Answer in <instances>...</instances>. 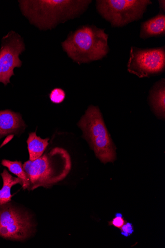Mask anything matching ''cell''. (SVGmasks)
Returning a JSON list of instances; mask_svg holds the SVG:
<instances>
[{"mask_svg": "<svg viewBox=\"0 0 165 248\" xmlns=\"http://www.w3.org/2000/svg\"><path fill=\"white\" fill-rule=\"evenodd\" d=\"M97 9L100 15L113 27H124L143 17L150 0H98Z\"/></svg>", "mask_w": 165, "mask_h": 248, "instance_id": "obj_4", "label": "cell"}, {"mask_svg": "<svg viewBox=\"0 0 165 248\" xmlns=\"http://www.w3.org/2000/svg\"><path fill=\"white\" fill-rule=\"evenodd\" d=\"M25 128V124L19 114L8 109L0 110V139Z\"/></svg>", "mask_w": 165, "mask_h": 248, "instance_id": "obj_9", "label": "cell"}, {"mask_svg": "<svg viewBox=\"0 0 165 248\" xmlns=\"http://www.w3.org/2000/svg\"><path fill=\"white\" fill-rule=\"evenodd\" d=\"M65 93L61 88H55L50 94V99L54 104H59L65 99Z\"/></svg>", "mask_w": 165, "mask_h": 248, "instance_id": "obj_15", "label": "cell"}, {"mask_svg": "<svg viewBox=\"0 0 165 248\" xmlns=\"http://www.w3.org/2000/svg\"><path fill=\"white\" fill-rule=\"evenodd\" d=\"M78 125L99 160L104 164L113 162L116 158L115 149L99 108L90 106Z\"/></svg>", "mask_w": 165, "mask_h": 248, "instance_id": "obj_3", "label": "cell"}, {"mask_svg": "<svg viewBox=\"0 0 165 248\" xmlns=\"http://www.w3.org/2000/svg\"><path fill=\"white\" fill-rule=\"evenodd\" d=\"M165 34V15L159 14L141 24L140 37L147 38L164 35Z\"/></svg>", "mask_w": 165, "mask_h": 248, "instance_id": "obj_10", "label": "cell"}, {"mask_svg": "<svg viewBox=\"0 0 165 248\" xmlns=\"http://www.w3.org/2000/svg\"><path fill=\"white\" fill-rule=\"evenodd\" d=\"M90 0H20V11L40 31L52 30L69 20L79 17Z\"/></svg>", "mask_w": 165, "mask_h": 248, "instance_id": "obj_1", "label": "cell"}, {"mask_svg": "<svg viewBox=\"0 0 165 248\" xmlns=\"http://www.w3.org/2000/svg\"><path fill=\"white\" fill-rule=\"evenodd\" d=\"M50 157L42 155L34 161H28L23 165L30 180L29 190H33L39 187H49L58 182L54 176V165Z\"/></svg>", "mask_w": 165, "mask_h": 248, "instance_id": "obj_8", "label": "cell"}, {"mask_svg": "<svg viewBox=\"0 0 165 248\" xmlns=\"http://www.w3.org/2000/svg\"><path fill=\"white\" fill-rule=\"evenodd\" d=\"M25 50L24 41L17 33L11 31L3 37L0 48V82L5 85L10 83L14 69L22 65L19 55Z\"/></svg>", "mask_w": 165, "mask_h": 248, "instance_id": "obj_7", "label": "cell"}, {"mask_svg": "<svg viewBox=\"0 0 165 248\" xmlns=\"http://www.w3.org/2000/svg\"><path fill=\"white\" fill-rule=\"evenodd\" d=\"M49 139H42L36 132L30 133L27 141L30 160L34 161L41 157L49 144Z\"/></svg>", "mask_w": 165, "mask_h": 248, "instance_id": "obj_12", "label": "cell"}, {"mask_svg": "<svg viewBox=\"0 0 165 248\" xmlns=\"http://www.w3.org/2000/svg\"><path fill=\"white\" fill-rule=\"evenodd\" d=\"M110 224L113 225L117 228L121 229L125 223V221L123 218V215L120 213H117L115 217L110 222Z\"/></svg>", "mask_w": 165, "mask_h": 248, "instance_id": "obj_16", "label": "cell"}, {"mask_svg": "<svg viewBox=\"0 0 165 248\" xmlns=\"http://www.w3.org/2000/svg\"><path fill=\"white\" fill-rule=\"evenodd\" d=\"M108 38L104 29L85 26L70 33L61 45L68 56L80 64L105 57L109 50Z\"/></svg>", "mask_w": 165, "mask_h": 248, "instance_id": "obj_2", "label": "cell"}, {"mask_svg": "<svg viewBox=\"0 0 165 248\" xmlns=\"http://www.w3.org/2000/svg\"><path fill=\"white\" fill-rule=\"evenodd\" d=\"M150 102L156 114L165 117V89L164 79L157 83L150 93Z\"/></svg>", "mask_w": 165, "mask_h": 248, "instance_id": "obj_11", "label": "cell"}, {"mask_svg": "<svg viewBox=\"0 0 165 248\" xmlns=\"http://www.w3.org/2000/svg\"><path fill=\"white\" fill-rule=\"evenodd\" d=\"M130 55L128 71L139 78L149 77L164 70L165 47L142 49L132 47Z\"/></svg>", "mask_w": 165, "mask_h": 248, "instance_id": "obj_6", "label": "cell"}, {"mask_svg": "<svg viewBox=\"0 0 165 248\" xmlns=\"http://www.w3.org/2000/svg\"><path fill=\"white\" fill-rule=\"evenodd\" d=\"M34 224L30 216L12 204L0 206V237L15 241H23L32 234Z\"/></svg>", "mask_w": 165, "mask_h": 248, "instance_id": "obj_5", "label": "cell"}, {"mask_svg": "<svg viewBox=\"0 0 165 248\" xmlns=\"http://www.w3.org/2000/svg\"><path fill=\"white\" fill-rule=\"evenodd\" d=\"M2 165L22 180L23 189H29L30 186V180L21 162L3 160Z\"/></svg>", "mask_w": 165, "mask_h": 248, "instance_id": "obj_14", "label": "cell"}, {"mask_svg": "<svg viewBox=\"0 0 165 248\" xmlns=\"http://www.w3.org/2000/svg\"><path fill=\"white\" fill-rule=\"evenodd\" d=\"M1 176L3 186L0 190V206L8 203L11 201V189L13 186L16 185L22 186V180L18 177H13L6 169L4 170Z\"/></svg>", "mask_w": 165, "mask_h": 248, "instance_id": "obj_13", "label": "cell"}, {"mask_svg": "<svg viewBox=\"0 0 165 248\" xmlns=\"http://www.w3.org/2000/svg\"><path fill=\"white\" fill-rule=\"evenodd\" d=\"M121 234L125 237H128L133 233L134 230L131 223H125L121 228Z\"/></svg>", "mask_w": 165, "mask_h": 248, "instance_id": "obj_17", "label": "cell"}]
</instances>
